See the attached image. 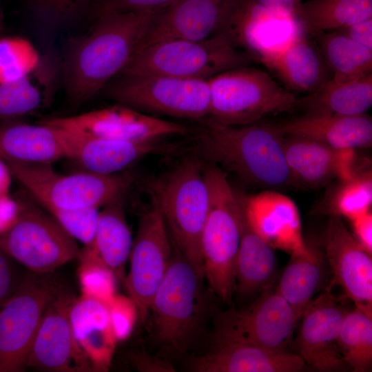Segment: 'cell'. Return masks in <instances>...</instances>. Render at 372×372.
Wrapping results in <instances>:
<instances>
[{
    "mask_svg": "<svg viewBox=\"0 0 372 372\" xmlns=\"http://www.w3.org/2000/svg\"><path fill=\"white\" fill-rule=\"evenodd\" d=\"M158 12H112L95 17L86 33L66 42L61 83L73 106L87 102L127 65Z\"/></svg>",
    "mask_w": 372,
    "mask_h": 372,
    "instance_id": "1",
    "label": "cell"
},
{
    "mask_svg": "<svg viewBox=\"0 0 372 372\" xmlns=\"http://www.w3.org/2000/svg\"><path fill=\"white\" fill-rule=\"evenodd\" d=\"M194 139L193 152L205 163L265 187L291 183L286 162L285 135L276 124L226 125L207 119Z\"/></svg>",
    "mask_w": 372,
    "mask_h": 372,
    "instance_id": "2",
    "label": "cell"
},
{
    "mask_svg": "<svg viewBox=\"0 0 372 372\" xmlns=\"http://www.w3.org/2000/svg\"><path fill=\"white\" fill-rule=\"evenodd\" d=\"M174 248V247H173ZM204 274L174 248L169 269L152 301V342L172 355H184L197 342L208 313Z\"/></svg>",
    "mask_w": 372,
    "mask_h": 372,
    "instance_id": "3",
    "label": "cell"
},
{
    "mask_svg": "<svg viewBox=\"0 0 372 372\" xmlns=\"http://www.w3.org/2000/svg\"><path fill=\"white\" fill-rule=\"evenodd\" d=\"M203 168L193 154L150 185L174 249L203 273L201 235L209 200Z\"/></svg>",
    "mask_w": 372,
    "mask_h": 372,
    "instance_id": "4",
    "label": "cell"
},
{
    "mask_svg": "<svg viewBox=\"0 0 372 372\" xmlns=\"http://www.w3.org/2000/svg\"><path fill=\"white\" fill-rule=\"evenodd\" d=\"M203 172L209 200L201 235L203 270L209 291L229 303L234 293L243 208L224 171L204 162Z\"/></svg>",
    "mask_w": 372,
    "mask_h": 372,
    "instance_id": "5",
    "label": "cell"
},
{
    "mask_svg": "<svg viewBox=\"0 0 372 372\" xmlns=\"http://www.w3.org/2000/svg\"><path fill=\"white\" fill-rule=\"evenodd\" d=\"M4 163L10 174L46 210L100 209L123 197L134 180L129 170L111 174L81 171L63 175L50 163Z\"/></svg>",
    "mask_w": 372,
    "mask_h": 372,
    "instance_id": "6",
    "label": "cell"
},
{
    "mask_svg": "<svg viewBox=\"0 0 372 372\" xmlns=\"http://www.w3.org/2000/svg\"><path fill=\"white\" fill-rule=\"evenodd\" d=\"M251 60L223 32L207 39L167 40L137 49L120 74L208 79L224 71L247 66Z\"/></svg>",
    "mask_w": 372,
    "mask_h": 372,
    "instance_id": "7",
    "label": "cell"
},
{
    "mask_svg": "<svg viewBox=\"0 0 372 372\" xmlns=\"http://www.w3.org/2000/svg\"><path fill=\"white\" fill-rule=\"evenodd\" d=\"M207 81L209 110L205 119L219 124H253L267 115L297 108L298 97L258 68H233Z\"/></svg>",
    "mask_w": 372,
    "mask_h": 372,
    "instance_id": "8",
    "label": "cell"
},
{
    "mask_svg": "<svg viewBox=\"0 0 372 372\" xmlns=\"http://www.w3.org/2000/svg\"><path fill=\"white\" fill-rule=\"evenodd\" d=\"M116 103L141 112L202 121L209 114L207 79L118 74L103 90Z\"/></svg>",
    "mask_w": 372,
    "mask_h": 372,
    "instance_id": "9",
    "label": "cell"
},
{
    "mask_svg": "<svg viewBox=\"0 0 372 372\" xmlns=\"http://www.w3.org/2000/svg\"><path fill=\"white\" fill-rule=\"evenodd\" d=\"M298 320L291 305L271 285L245 308L216 311L212 342L287 351Z\"/></svg>",
    "mask_w": 372,
    "mask_h": 372,
    "instance_id": "10",
    "label": "cell"
},
{
    "mask_svg": "<svg viewBox=\"0 0 372 372\" xmlns=\"http://www.w3.org/2000/svg\"><path fill=\"white\" fill-rule=\"evenodd\" d=\"M13 223L0 233V248L28 271L51 273L77 258L75 240L50 214L33 204L18 203Z\"/></svg>",
    "mask_w": 372,
    "mask_h": 372,
    "instance_id": "11",
    "label": "cell"
},
{
    "mask_svg": "<svg viewBox=\"0 0 372 372\" xmlns=\"http://www.w3.org/2000/svg\"><path fill=\"white\" fill-rule=\"evenodd\" d=\"M51 273L28 271L14 295L0 308V372L25 369L45 310L63 287Z\"/></svg>",
    "mask_w": 372,
    "mask_h": 372,
    "instance_id": "12",
    "label": "cell"
},
{
    "mask_svg": "<svg viewBox=\"0 0 372 372\" xmlns=\"http://www.w3.org/2000/svg\"><path fill=\"white\" fill-rule=\"evenodd\" d=\"M173 245L156 203L141 216L130 254L124 285L143 323L152 299L170 265Z\"/></svg>",
    "mask_w": 372,
    "mask_h": 372,
    "instance_id": "13",
    "label": "cell"
},
{
    "mask_svg": "<svg viewBox=\"0 0 372 372\" xmlns=\"http://www.w3.org/2000/svg\"><path fill=\"white\" fill-rule=\"evenodd\" d=\"M74 299L63 287L50 302L30 347L25 368L50 372L93 371L72 331L70 310Z\"/></svg>",
    "mask_w": 372,
    "mask_h": 372,
    "instance_id": "14",
    "label": "cell"
},
{
    "mask_svg": "<svg viewBox=\"0 0 372 372\" xmlns=\"http://www.w3.org/2000/svg\"><path fill=\"white\" fill-rule=\"evenodd\" d=\"M65 130L104 138L143 141L172 135H187L193 129L115 104L78 115L40 121Z\"/></svg>",
    "mask_w": 372,
    "mask_h": 372,
    "instance_id": "15",
    "label": "cell"
},
{
    "mask_svg": "<svg viewBox=\"0 0 372 372\" xmlns=\"http://www.w3.org/2000/svg\"><path fill=\"white\" fill-rule=\"evenodd\" d=\"M331 286L305 308L293 342L296 353L308 367L324 372L345 371L350 368L340 352L338 338L349 309L333 293Z\"/></svg>",
    "mask_w": 372,
    "mask_h": 372,
    "instance_id": "16",
    "label": "cell"
},
{
    "mask_svg": "<svg viewBox=\"0 0 372 372\" xmlns=\"http://www.w3.org/2000/svg\"><path fill=\"white\" fill-rule=\"evenodd\" d=\"M236 1L176 0L155 14L137 49L167 40H203L217 35L225 30Z\"/></svg>",
    "mask_w": 372,
    "mask_h": 372,
    "instance_id": "17",
    "label": "cell"
},
{
    "mask_svg": "<svg viewBox=\"0 0 372 372\" xmlns=\"http://www.w3.org/2000/svg\"><path fill=\"white\" fill-rule=\"evenodd\" d=\"M324 254L347 298L372 316L371 254L349 233L340 217L331 216L324 238Z\"/></svg>",
    "mask_w": 372,
    "mask_h": 372,
    "instance_id": "18",
    "label": "cell"
},
{
    "mask_svg": "<svg viewBox=\"0 0 372 372\" xmlns=\"http://www.w3.org/2000/svg\"><path fill=\"white\" fill-rule=\"evenodd\" d=\"M224 32L260 62L305 32L296 19L279 16L254 0H236Z\"/></svg>",
    "mask_w": 372,
    "mask_h": 372,
    "instance_id": "19",
    "label": "cell"
},
{
    "mask_svg": "<svg viewBox=\"0 0 372 372\" xmlns=\"http://www.w3.org/2000/svg\"><path fill=\"white\" fill-rule=\"evenodd\" d=\"M54 127L58 130L65 158L75 163L82 171L96 174L121 172L149 155L165 153L174 148L170 144L163 143V138L118 141Z\"/></svg>",
    "mask_w": 372,
    "mask_h": 372,
    "instance_id": "20",
    "label": "cell"
},
{
    "mask_svg": "<svg viewBox=\"0 0 372 372\" xmlns=\"http://www.w3.org/2000/svg\"><path fill=\"white\" fill-rule=\"evenodd\" d=\"M284 153L291 183L316 187L333 178L345 182L364 166H358L354 149H336L316 141L285 135Z\"/></svg>",
    "mask_w": 372,
    "mask_h": 372,
    "instance_id": "21",
    "label": "cell"
},
{
    "mask_svg": "<svg viewBox=\"0 0 372 372\" xmlns=\"http://www.w3.org/2000/svg\"><path fill=\"white\" fill-rule=\"evenodd\" d=\"M240 198L249 224L270 247L290 256L307 253L300 213L290 198L274 191Z\"/></svg>",
    "mask_w": 372,
    "mask_h": 372,
    "instance_id": "22",
    "label": "cell"
},
{
    "mask_svg": "<svg viewBox=\"0 0 372 372\" xmlns=\"http://www.w3.org/2000/svg\"><path fill=\"white\" fill-rule=\"evenodd\" d=\"M196 372H299L308 366L296 353L238 343L213 344L205 353L192 358Z\"/></svg>",
    "mask_w": 372,
    "mask_h": 372,
    "instance_id": "23",
    "label": "cell"
},
{
    "mask_svg": "<svg viewBox=\"0 0 372 372\" xmlns=\"http://www.w3.org/2000/svg\"><path fill=\"white\" fill-rule=\"evenodd\" d=\"M60 85V56L48 51L32 72L0 84V119L15 118L50 106Z\"/></svg>",
    "mask_w": 372,
    "mask_h": 372,
    "instance_id": "24",
    "label": "cell"
},
{
    "mask_svg": "<svg viewBox=\"0 0 372 372\" xmlns=\"http://www.w3.org/2000/svg\"><path fill=\"white\" fill-rule=\"evenodd\" d=\"M276 125L284 135L310 138L336 149H355L372 144V119L366 114H305Z\"/></svg>",
    "mask_w": 372,
    "mask_h": 372,
    "instance_id": "25",
    "label": "cell"
},
{
    "mask_svg": "<svg viewBox=\"0 0 372 372\" xmlns=\"http://www.w3.org/2000/svg\"><path fill=\"white\" fill-rule=\"evenodd\" d=\"M75 339L93 371L109 370L117 342L112 331L108 305L82 295L70 310Z\"/></svg>",
    "mask_w": 372,
    "mask_h": 372,
    "instance_id": "26",
    "label": "cell"
},
{
    "mask_svg": "<svg viewBox=\"0 0 372 372\" xmlns=\"http://www.w3.org/2000/svg\"><path fill=\"white\" fill-rule=\"evenodd\" d=\"M260 63L293 93H311L331 79L317 43L304 34Z\"/></svg>",
    "mask_w": 372,
    "mask_h": 372,
    "instance_id": "27",
    "label": "cell"
},
{
    "mask_svg": "<svg viewBox=\"0 0 372 372\" xmlns=\"http://www.w3.org/2000/svg\"><path fill=\"white\" fill-rule=\"evenodd\" d=\"M123 198L111 201L99 211L93 239L80 249L77 258L79 260H92L104 265L122 282L133 242L123 208Z\"/></svg>",
    "mask_w": 372,
    "mask_h": 372,
    "instance_id": "28",
    "label": "cell"
},
{
    "mask_svg": "<svg viewBox=\"0 0 372 372\" xmlns=\"http://www.w3.org/2000/svg\"><path fill=\"white\" fill-rule=\"evenodd\" d=\"M65 158L58 130L41 122L8 121L0 125V160L50 163Z\"/></svg>",
    "mask_w": 372,
    "mask_h": 372,
    "instance_id": "29",
    "label": "cell"
},
{
    "mask_svg": "<svg viewBox=\"0 0 372 372\" xmlns=\"http://www.w3.org/2000/svg\"><path fill=\"white\" fill-rule=\"evenodd\" d=\"M276 266L273 249L254 231L243 211L234 293L247 297L271 285Z\"/></svg>",
    "mask_w": 372,
    "mask_h": 372,
    "instance_id": "30",
    "label": "cell"
},
{
    "mask_svg": "<svg viewBox=\"0 0 372 372\" xmlns=\"http://www.w3.org/2000/svg\"><path fill=\"white\" fill-rule=\"evenodd\" d=\"M308 251L291 256L278 284V292L289 302L300 320L320 289L324 272L325 256L315 240L307 242Z\"/></svg>",
    "mask_w": 372,
    "mask_h": 372,
    "instance_id": "31",
    "label": "cell"
},
{
    "mask_svg": "<svg viewBox=\"0 0 372 372\" xmlns=\"http://www.w3.org/2000/svg\"><path fill=\"white\" fill-rule=\"evenodd\" d=\"M372 105V74L354 81L329 79L316 91L298 100L305 114L345 116L366 114Z\"/></svg>",
    "mask_w": 372,
    "mask_h": 372,
    "instance_id": "32",
    "label": "cell"
},
{
    "mask_svg": "<svg viewBox=\"0 0 372 372\" xmlns=\"http://www.w3.org/2000/svg\"><path fill=\"white\" fill-rule=\"evenodd\" d=\"M296 19L311 35L334 31L372 19V0H309L300 4Z\"/></svg>",
    "mask_w": 372,
    "mask_h": 372,
    "instance_id": "33",
    "label": "cell"
},
{
    "mask_svg": "<svg viewBox=\"0 0 372 372\" xmlns=\"http://www.w3.org/2000/svg\"><path fill=\"white\" fill-rule=\"evenodd\" d=\"M313 36L333 80L347 82L372 74V50L335 30Z\"/></svg>",
    "mask_w": 372,
    "mask_h": 372,
    "instance_id": "34",
    "label": "cell"
},
{
    "mask_svg": "<svg viewBox=\"0 0 372 372\" xmlns=\"http://www.w3.org/2000/svg\"><path fill=\"white\" fill-rule=\"evenodd\" d=\"M338 345L354 372L369 371L372 365V316L355 307L349 310L341 327Z\"/></svg>",
    "mask_w": 372,
    "mask_h": 372,
    "instance_id": "35",
    "label": "cell"
},
{
    "mask_svg": "<svg viewBox=\"0 0 372 372\" xmlns=\"http://www.w3.org/2000/svg\"><path fill=\"white\" fill-rule=\"evenodd\" d=\"M371 204V169L365 168L351 180L341 182L331 198L329 210L331 216L351 221L370 211Z\"/></svg>",
    "mask_w": 372,
    "mask_h": 372,
    "instance_id": "36",
    "label": "cell"
},
{
    "mask_svg": "<svg viewBox=\"0 0 372 372\" xmlns=\"http://www.w3.org/2000/svg\"><path fill=\"white\" fill-rule=\"evenodd\" d=\"M41 57L37 48L25 38H0V84L28 74L38 65Z\"/></svg>",
    "mask_w": 372,
    "mask_h": 372,
    "instance_id": "37",
    "label": "cell"
},
{
    "mask_svg": "<svg viewBox=\"0 0 372 372\" xmlns=\"http://www.w3.org/2000/svg\"><path fill=\"white\" fill-rule=\"evenodd\" d=\"M95 0H27L33 17L50 26H59L88 16Z\"/></svg>",
    "mask_w": 372,
    "mask_h": 372,
    "instance_id": "38",
    "label": "cell"
},
{
    "mask_svg": "<svg viewBox=\"0 0 372 372\" xmlns=\"http://www.w3.org/2000/svg\"><path fill=\"white\" fill-rule=\"evenodd\" d=\"M78 275L82 295L109 305L116 293L117 277L104 265L92 260H80Z\"/></svg>",
    "mask_w": 372,
    "mask_h": 372,
    "instance_id": "39",
    "label": "cell"
},
{
    "mask_svg": "<svg viewBox=\"0 0 372 372\" xmlns=\"http://www.w3.org/2000/svg\"><path fill=\"white\" fill-rule=\"evenodd\" d=\"M99 211L97 208L47 210L69 235L84 245L89 244L93 239Z\"/></svg>",
    "mask_w": 372,
    "mask_h": 372,
    "instance_id": "40",
    "label": "cell"
},
{
    "mask_svg": "<svg viewBox=\"0 0 372 372\" xmlns=\"http://www.w3.org/2000/svg\"><path fill=\"white\" fill-rule=\"evenodd\" d=\"M110 322L117 342L129 338L138 316L133 300L128 296L116 294L108 305Z\"/></svg>",
    "mask_w": 372,
    "mask_h": 372,
    "instance_id": "41",
    "label": "cell"
},
{
    "mask_svg": "<svg viewBox=\"0 0 372 372\" xmlns=\"http://www.w3.org/2000/svg\"><path fill=\"white\" fill-rule=\"evenodd\" d=\"M176 0H95L88 17H95L112 12H156Z\"/></svg>",
    "mask_w": 372,
    "mask_h": 372,
    "instance_id": "42",
    "label": "cell"
},
{
    "mask_svg": "<svg viewBox=\"0 0 372 372\" xmlns=\"http://www.w3.org/2000/svg\"><path fill=\"white\" fill-rule=\"evenodd\" d=\"M0 248V308L14 295L28 272Z\"/></svg>",
    "mask_w": 372,
    "mask_h": 372,
    "instance_id": "43",
    "label": "cell"
},
{
    "mask_svg": "<svg viewBox=\"0 0 372 372\" xmlns=\"http://www.w3.org/2000/svg\"><path fill=\"white\" fill-rule=\"evenodd\" d=\"M131 359L134 367L141 371L172 372L175 371L170 363L152 356L144 351L136 352Z\"/></svg>",
    "mask_w": 372,
    "mask_h": 372,
    "instance_id": "44",
    "label": "cell"
},
{
    "mask_svg": "<svg viewBox=\"0 0 372 372\" xmlns=\"http://www.w3.org/2000/svg\"><path fill=\"white\" fill-rule=\"evenodd\" d=\"M354 238L369 254H372V214H366L351 220Z\"/></svg>",
    "mask_w": 372,
    "mask_h": 372,
    "instance_id": "45",
    "label": "cell"
},
{
    "mask_svg": "<svg viewBox=\"0 0 372 372\" xmlns=\"http://www.w3.org/2000/svg\"><path fill=\"white\" fill-rule=\"evenodd\" d=\"M335 31L372 50V19L356 23Z\"/></svg>",
    "mask_w": 372,
    "mask_h": 372,
    "instance_id": "46",
    "label": "cell"
},
{
    "mask_svg": "<svg viewBox=\"0 0 372 372\" xmlns=\"http://www.w3.org/2000/svg\"><path fill=\"white\" fill-rule=\"evenodd\" d=\"M269 11L282 17L295 18L302 0H254Z\"/></svg>",
    "mask_w": 372,
    "mask_h": 372,
    "instance_id": "47",
    "label": "cell"
},
{
    "mask_svg": "<svg viewBox=\"0 0 372 372\" xmlns=\"http://www.w3.org/2000/svg\"><path fill=\"white\" fill-rule=\"evenodd\" d=\"M18 210V204L5 196L3 194H0V233L13 223Z\"/></svg>",
    "mask_w": 372,
    "mask_h": 372,
    "instance_id": "48",
    "label": "cell"
},
{
    "mask_svg": "<svg viewBox=\"0 0 372 372\" xmlns=\"http://www.w3.org/2000/svg\"><path fill=\"white\" fill-rule=\"evenodd\" d=\"M8 169L4 163L0 160V194H3L8 185Z\"/></svg>",
    "mask_w": 372,
    "mask_h": 372,
    "instance_id": "49",
    "label": "cell"
},
{
    "mask_svg": "<svg viewBox=\"0 0 372 372\" xmlns=\"http://www.w3.org/2000/svg\"><path fill=\"white\" fill-rule=\"evenodd\" d=\"M1 25H2V16H1V13L0 10V28L1 27Z\"/></svg>",
    "mask_w": 372,
    "mask_h": 372,
    "instance_id": "50",
    "label": "cell"
}]
</instances>
